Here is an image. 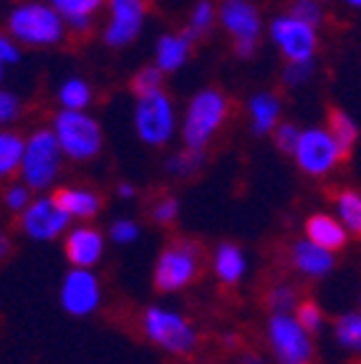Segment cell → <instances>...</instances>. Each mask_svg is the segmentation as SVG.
<instances>
[{"label": "cell", "instance_id": "obj_11", "mask_svg": "<svg viewBox=\"0 0 361 364\" xmlns=\"http://www.w3.org/2000/svg\"><path fill=\"white\" fill-rule=\"evenodd\" d=\"M58 301H61V309L68 316H76V318L94 316L104 304L102 281L89 268H71L61 281Z\"/></svg>", "mask_w": 361, "mask_h": 364}, {"label": "cell", "instance_id": "obj_48", "mask_svg": "<svg viewBox=\"0 0 361 364\" xmlns=\"http://www.w3.org/2000/svg\"><path fill=\"white\" fill-rule=\"evenodd\" d=\"M359 311H361V299H359Z\"/></svg>", "mask_w": 361, "mask_h": 364}, {"label": "cell", "instance_id": "obj_44", "mask_svg": "<svg viewBox=\"0 0 361 364\" xmlns=\"http://www.w3.org/2000/svg\"><path fill=\"white\" fill-rule=\"evenodd\" d=\"M222 341H225V347H235L237 344V334H232V331H225V334H222Z\"/></svg>", "mask_w": 361, "mask_h": 364}, {"label": "cell", "instance_id": "obj_40", "mask_svg": "<svg viewBox=\"0 0 361 364\" xmlns=\"http://www.w3.org/2000/svg\"><path fill=\"white\" fill-rule=\"evenodd\" d=\"M21 61V48L11 36L0 33V66H11V63Z\"/></svg>", "mask_w": 361, "mask_h": 364}, {"label": "cell", "instance_id": "obj_6", "mask_svg": "<svg viewBox=\"0 0 361 364\" xmlns=\"http://www.w3.org/2000/svg\"><path fill=\"white\" fill-rule=\"evenodd\" d=\"M51 132L56 134L63 157L74 162H89L104 147V129L89 112H61L53 117Z\"/></svg>", "mask_w": 361, "mask_h": 364}, {"label": "cell", "instance_id": "obj_2", "mask_svg": "<svg viewBox=\"0 0 361 364\" xmlns=\"http://www.w3.org/2000/svg\"><path fill=\"white\" fill-rule=\"evenodd\" d=\"M200 271H203L200 245L195 240L177 238L170 245H164L154 261V289L159 294H180L200 279Z\"/></svg>", "mask_w": 361, "mask_h": 364}, {"label": "cell", "instance_id": "obj_41", "mask_svg": "<svg viewBox=\"0 0 361 364\" xmlns=\"http://www.w3.org/2000/svg\"><path fill=\"white\" fill-rule=\"evenodd\" d=\"M117 195L122 200H134L136 198V188L131 185V182H119V185H117Z\"/></svg>", "mask_w": 361, "mask_h": 364}, {"label": "cell", "instance_id": "obj_34", "mask_svg": "<svg viewBox=\"0 0 361 364\" xmlns=\"http://www.w3.org/2000/svg\"><path fill=\"white\" fill-rule=\"evenodd\" d=\"M162 71H159L157 66H141L139 71H136L134 81H131V86H134V94L136 97H144V94H152V91H159L162 89Z\"/></svg>", "mask_w": 361, "mask_h": 364}, {"label": "cell", "instance_id": "obj_9", "mask_svg": "<svg viewBox=\"0 0 361 364\" xmlns=\"http://www.w3.org/2000/svg\"><path fill=\"white\" fill-rule=\"evenodd\" d=\"M293 159L298 170L306 175L326 177L339 167L344 154H341L339 144L333 142V136L326 132V127H308V129H301Z\"/></svg>", "mask_w": 361, "mask_h": 364}, {"label": "cell", "instance_id": "obj_32", "mask_svg": "<svg viewBox=\"0 0 361 364\" xmlns=\"http://www.w3.org/2000/svg\"><path fill=\"white\" fill-rule=\"evenodd\" d=\"M139 233L141 228L136 220H131V218H117V220L109 225V240L117 245H131L139 240Z\"/></svg>", "mask_w": 361, "mask_h": 364}, {"label": "cell", "instance_id": "obj_29", "mask_svg": "<svg viewBox=\"0 0 361 364\" xmlns=\"http://www.w3.org/2000/svg\"><path fill=\"white\" fill-rule=\"evenodd\" d=\"M205 165V152L200 149H187L185 152H177L167 159V172L175 177H190Z\"/></svg>", "mask_w": 361, "mask_h": 364}, {"label": "cell", "instance_id": "obj_31", "mask_svg": "<svg viewBox=\"0 0 361 364\" xmlns=\"http://www.w3.org/2000/svg\"><path fill=\"white\" fill-rule=\"evenodd\" d=\"M293 316H296V321L308 331V334H318V331L323 329V321H326L323 309L318 306L313 299H301L298 306H296V311H293Z\"/></svg>", "mask_w": 361, "mask_h": 364}, {"label": "cell", "instance_id": "obj_15", "mask_svg": "<svg viewBox=\"0 0 361 364\" xmlns=\"http://www.w3.org/2000/svg\"><path fill=\"white\" fill-rule=\"evenodd\" d=\"M217 21L232 36L235 43H258L260 36V13L250 0H222L217 8Z\"/></svg>", "mask_w": 361, "mask_h": 364}, {"label": "cell", "instance_id": "obj_36", "mask_svg": "<svg viewBox=\"0 0 361 364\" xmlns=\"http://www.w3.org/2000/svg\"><path fill=\"white\" fill-rule=\"evenodd\" d=\"M177 218H180V203L172 195H164L152 205V220L157 225H172Z\"/></svg>", "mask_w": 361, "mask_h": 364}, {"label": "cell", "instance_id": "obj_39", "mask_svg": "<svg viewBox=\"0 0 361 364\" xmlns=\"http://www.w3.org/2000/svg\"><path fill=\"white\" fill-rule=\"evenodd\" d=\"M21 99L13 94V91L0 89V129H8V124L21 117Z\"/></svg>", "mask_w": 361, "mask_h": 364}, {"label": "cell", "instance_id": "obj_7", "mask_svg": "<svg viewBox=\"0 0 361 364\" xmlns=\"http://www.w3.org/2000/svg\"><path fill=\"white\" fill-rule=\"evenodd\" d=\"M268 349L278 364H311L313 362V334L296 321L293 314H271L266 326Z\"/></svg>", "mask_w": 361, "mask_h": 364}, {"label": "cell", "instance_id": "obj_4", "mask_svg": "<svg viewBox=\"0 0 361 364\" xmlns=\"http://www.w3.org/2000/svg\"><path fill=\"white\" fill-rule=\"evenodd\" d=\"M8 31L13 41L26 46H56L66 38V21L48 3H21L8 16Z\"/></svg>", "mask_w": 361, "mask_h": 364}, {"label": "cell", "instance_id": "obj_14", "mask_svg": "<svg viewBox=\"0 0 361 364\" xmlns=\"http://www.w3.org/2000/svg\"><path fill=\"white\" fill-rule=\"evenodd\" d=\"M63 253H66L71 268L94 271L107 253V238L102 235V230H96L89 223H79V225L68 228V233L63 235Z\"/></svg>", "mask_w": 361, "mask_h": 364}, {"label": "cell", "instance_id": "obj_13", "mask_svg": "<svg viewBox=\"0 0 361 364\" xmlns=\"http://www.w3.org/2000/svg\"><path fill=\"white\" fill-rule=\"evenodd\" d=\"M109 21L104 26V43L112 48H124L134 43L144 28V0H107Z\"/></svg>", "mask_w": 361, "mask_h": 364}, {"label": "cell", "instance_id": "obj_8", "mask_svg": "<svg viewBox=\"0 0 361 364\" xmlns=\"http://www.w3.org/2000/svg\"><path fill=\"white\" fill-rule=\"evenodd\" d=\"M134 129L136 136L149 147H162L175 136L177 132V112L172 99L164 89L136 97L134 107Z\"/></svg>", "mask_w": 361, "mask_h": 364}, {"label": "cell", "instance_id": "obj_38", "mask_svg": "<svg viewBox=\"0 0 361 364\" xmlns=\"http://www.w3.org/2000/svg\"><path fill=\"white\" fill-rule=\"evenodd\" d=\"M313 76V61H288L283 68V84L303 86Z\"/></svg>", "mask_w": 361, "mask_h": 364}, {"label": "cell", "instance_id": "obj_33", "mask_svg": "<svg viewBox=\"0 0 361 364\" xmlns=\"http://www.w3.org/2000/svg\"><path fill=\"white\" fill-rule=\"evenodd\" d=\"M291 16L308 23L311 28H318L323 23V18H326V13H323L321 0H296L293 8H291Z\"/></svg>", "mask_w": 361, "mask_h": 364}, {"label": "cell", "instance_id": "obj_16", "mask_svg": "<svg viewBox=\"0 0 361 364\" xmlns=\"http://www.w3.org/2000/svg\"><path fill=\"white\" fill-rule=\"evenodd\" d=\"M288 261L293 266V271L303 279L318 281L326 279L328 273L336 266V253L321 248V245L311 243L306 238H298L293 245H291V253H288Z\"/></svg>", "mask_w": 361, "mask_h": 364}, {"label": "cell", "instance_id": "obj_19", "mask_svg": "<svg viewBox=\"0 0 361 364\" xmlns=\"http://www.w3.org/2000/svg\"><path fill=\"white\" fill-rule=\"evenodd\" d=\"M53 198L71 220L89 223L102 213V198L89 188H61L53 193Z\"/></svg>", "mask_w": 361, "mask_h": 364}, {"label": "cell", "instance_id": "obj_45", "mask_svg": "<svg viewBox=\"0 0 361 364\" xmlns=\"http://www.w3.org/2000/svg\"><path fill=\"white\" fill-rule=\"evenodd\" d=\"M86 3H89V8H91V11H99V8H102L104 6V3H107V0H86Z\"/></svg>", "mask_w": 361, "mask_h": 364}, {"label": "cell", "instance_id": "obj_22", "mask_svg": "<svg viewBox=\"0 0 361 364\" xmlns=\"http://www.w3.org/2000/svg\"><path fill=\"white\" fill-rule=\"evenodd\" d=\"M326 132L333 136V142L339 144L344 157L354 149L356 139H359V127L351 119V114L344 112V109H331V112H328Z\"/></svg>", "mask_w": 361, "mask_h": 364}, {"label": "cell", "instance_id": "obj_5", "mask_svg": "<svg viewBox=\"0 0 361 364\" xmlns=\"http://www.w3.org/2000/svg\"><path fill=\"white\" fill-rule=\"evenodd\" d=\"M227 119V99L217 89H203L190 99L182 122V139L187 149L205 152L212 136Z\"/></svg>", "mask_w": 361, "mask_h": 364}, {"label": "cell", "instance_id": "obj_23", "mask_svg": "<svg viewBox=\"0 0 361 364\" xmlns=\"http://www.w3.org/2000/svg\"><path fill=\"white\" fill-rule=\"evenodd\" d=\"M23 147H26V139L18 132L0 129V180H8L21 172Z\"/></svg>", "mask_w": 361, "mask_h": 364}, {"label": "cell", "instance_id": "obj_35", "mask_svg": "<svg viewBox=\"0 0 361 364\" xmlns=\"http://www.w3.org/2000/svg\"><path fill=\"white\" fill-rule=\"evenodd\" d=\"M33 198H36L33 190L26 188L23 182H13V185H8L6 195H3V205H6L11 213L21 215V213L31 205V200H33Z\"/></svg>", "mask_w": 361, "mask_h": 364}, {"label": "cell", "instance_id": "obj_25", "mask_svg": "<svg viewBox=\"0 0 361 364\" xmlns=\"http://www.w3.org/2000/svg\"><path fill=\"white\" fill-rule=\"evenodd\" d=\"M339 223L349 235H361V193L359 190H341L336 195V213Z\"/></svg>", "mask_w": 361, "mask_h": 364}, {"label": "cell", "instance_id": "obj_28", "mask_svg": "<svg viewBox=\"0 0 361 364\" xmlns=\"http://www.w3.org/2000/svg\"><path fill=\"white\" fill-rule=\"evenodd\" d=\"M215 21H217V11H215V6L210 3V0H200L198 6L192 8V13H190V23H187L185 36L190 41L203 38V36L212 28Z\"/></svg>", "mask_w": 361, "mask_h": 364}, {"label": "cell", "instance_id": "obj_21", "mask_svg": "<svg viewBox=\"0 0 361 364\" xmlns=\"http://www.w3.org/2000/svg\"><path fill=\"white\" fill-rule=\"evenodd\" d=\"M190 51H192V41L185 33H164L157 41V51H154L157 63L154 66L162 74H172V71L185 66L187 58H190Z\"/></svg>", "mask_w": 361, "mask_h": 364}, {"label": "cell", "instance_id": "obj_26", "mask_svg": "<svg viewBox=\"0 0 361 364\" xmlns=\"http://www.w3.org/2000/svg\"><path fill=\"white\" fill-rule=\"evenodd\" d=\"M58 104L66 112H86L91 104V86L81 76H71L58 89Z\"/></svg>", "mask_w": 361, "mask_h": 364}, {"label": "cell", "instance_id": "obj_46", "mask_svg": "<svg viewBox=\"0 0 361 364\" xmlns=\"http://www.w3.org/2000/svg\"><path fill=\"white\" fill-rule=\"evenodd\" d=\"M346 3H349L351 8H359V11H361V0H346Z\"/></svg>", "mask_w": 361, "mask_h": 364}, {"label": "cell", "instance_id": "obj_12", "mask_svg": "<svg viewBox=\"0 0 361 364\" xmlns=\"http://www.w3.org/2000/svg\"><path fill=\"white\" fill-rule=\"evenodd\" d=\"M268 33H271V41L278 46V51L288 61H313L318 36L316 28H311L308 23L286 13V16L273 18L271 26H268Z\"/></svg>", "mask_w": 361, "mask_h": 364}, {"label": "cell", "instance_id": "obj_27", "mask_svg": "<svg viewBox=\"0 0 361 364\" xmlns=\"http://www.w3.org/2000/svg\"><path fill=\"white\" fill-rule=\"evenodd\" d=\"M48 6H51L53 11L66 21V28L89 31L94 11L89 8L86 0H48Z\"/></svg>", "mask_w": 361, "mask_h": 364}, {"label": "cell", "instance_id": "obj_10", "mask_svg": "<svg viewBox=\"0 0 361 364\" xmlns=\"http://www.w3.org/2000/svg\"><path fill=\"white\" fill-rule=\"evenodd\" d=\"M18 218H21V233L33 243H53V240L63 238L71 228V218L61 210L56 198L48 193L36 195Z\"/></svg>", "mask_w": 361, "mask_h": 364}, {"label": "cell", "instance_id": "obj_1", "mask_svg": "<svg viewBox=\"0 0 361 364\" xmlns=\"http://www.w3.org/2000/svg\"><path fill=\"white\" fill-rule=\"evenodd\" d=\"M144 339L170 357H190L200 347V331L187 314L170 306H147L139 316Z\"/></svg>", "mask_w": 361, "mask_h": 364}, {"label": "cell", "instance_id": "obj_18", "mask_svg": "<svg viewBox=\"0 0 361 364\" xmlns=\"http://www.w3.org/2000/svg\"><path fill=\"white\" fill-rule=\"evenodd\" d=\"M303 238L331 250V253H336V250H341L349 243V233L344 230L339 218L331 215V213H313V215H308V220L303 225Z\"/></svg>", "mask_w": 361, "mask_h": 364}, {"label": "cell", "instance_id": "obj_43", "mask_svg": "<svg viewBox=\"0 0 361 364\" xmlns=\"http://www.w3.org/2000/svg\"><path fill=\"white\" fill-rule=\"evenodd\" d=\"M240 364H266V362H263V357H260V354L248 352V354H243V357H240Z\"/></svg>", "mask_w": 361, "mask_h": 364}, {"label": "cell", "instance_id": "obj_37", "mask_svg": "<svg viewBox=\"0 0 361 364\" xmlns=\"http://www.w3.org/2000/svg\"><path fill=\"white\" fill-rule=\"evenodd\" d=\"M298 136H301V129L293 122H281V124L273 129V142H276V147L288 154H293L296 144H298Z\"/></svg>", "mask_w": 361, "mask_h": 364}, {"label": "cell", "instance_id": "obj_17", "mask_svg": "<svg viewBox=\"0 0 361 364\" xmlns=\"http://www.w3.org/2000/svg\"><path fill=\"white\" fill-rule=\"evenodd\" d=\"M212 273L215 279L222 286H237L243 284V279L248 276V256L237 243L222 240L217 248L212 250Z\"/></svg>", "mask_w": 361, "mask_h": 364}, {"label": "cell", "instance_id": "obj_42", "mask_svg": "<svg viewBox=\"0 0 361 364\" xmlns=\"http://www.w3.org/2000/svg\"><path fill=\"white\" fill-rule=\"evenodd\" d=\"M11 248H13V243H11V235L0 228V261H6L8 256H11Z\"/></svg>", "mask_w": 361, "mask_h": 364}, {"label": "cell", "instance_id": "obj_24", "mask_svg": "<svg viewBox=\"0 0 361 364\" xmlns=\"http://www.w3.org/2000/svg\"><path fill=\"white\" fill-rule=\"evenodd\" d=\"M333 341L351 354H361V311H344L333 321Z\"/></svg>", "mask_w": 361, "mask_h": 364}, {"label": "cell", "instance_id": "obj_3", "mask_svg": "<svg viewBox=\"0 0 361 364\" xmlns=\"http://www.w3.org/2000/svg\"><path fill=\"white\" fill-rule=\"evenodd\" d=\"M63 152L58 147V139L51 129H38L26 139L21 159V182L33 193L43 195L56 185L63 167Z\"/></svg>", "mask_w": 361, "mask_h": 364}, {"label": "cell", "instance_id": "obj_20", "mask_svg": "<svg viewBox=\"0 0 361 364\" xmlns=\"http://www.w3.org/2000/svg\"><path fill=\"white\" fill-rule=\"evenodd\" d=\"M248 114H250V129H253V134L258 136L271 134L281 124V102H278V97L273 91H258V94L250 97Z\"/></svg>", "mask_w": 361, "mask_h": 364}, {"label": "cell", "instance_id": "obj_47", "mask_svg": "<svg viewBox=\"0 0 361 364\" xmlns=\"http://www.w3.org/2000/svg\"><path fill=\"white\" fill-rule=\"evenodd\" d=\"M3 71H6V66H0V81H3Z\"/></svg>", "mask_w": 361, "mask_h": 364}, {"label": "cell", "instance_id": "obj_30", "mask_svg": "<svg viewBox=\"0 0 361 364\" xmlns=\"http://www.w3.org/2000/svg\"><path fill=\"white\" fill-rule=\"evenodd\" d=\"M298 301H301L298 291L291 284H276L268 291V306H271L273 314H293Z\"/></svg>", "mask_w": 361, "mask_h": 364}]
</instances>
